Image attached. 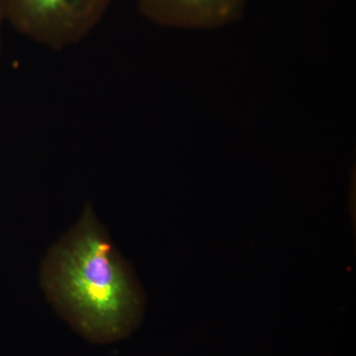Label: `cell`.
Returning <instances> with one entry per match:
<instances>
[{
  "instance_id": "obj_1",
  "label": "cell",
  "mask_w": 356,
  "mask_h": 356,
  "mask_svg": "<svg viewBox=\"0 0 356 356\" xmlns=\"http://www.w3.org/2000/svg\"><path fill=\"white\" fill-rule=\"evenodd\" d=\"M42 281L57 310L93 343L118 341L139 325L142 290L89 206L51 248Z\"/></svg>"
},
{
  "instance_id": "obj_2",
  "label": "cell",
  "mask_w": 356,
  "mask_h": 356,
  "mask_svg": "<svg viewBox=\"0 0 356 356\" xmlns=\"http://www.w3.org/2000/svg\"><path fill=\"white\" fill-rule=\"evenodd\" d=\"M112 0H1L6 20L35 43L62 51L97 27Z\"/></svg>"
},
{
  "instance_id": "obj_3",
  "label": "cell",
  "mask_w": 356,
  "mask_h": 356,
  "mask_svg": "<svg viewBox=\"0 0 356 356\" xmlns=\"http://www.w3.org/2000/svg\"><path fill=\"white\" fill-rule=\"evenodd\" d=\"M248 0H138L140 14L154 24L212 29L235 22Z\"/></svg>"
},
{
  "instance_id": "obj_4",
  "label": "cell",
  "mask_w": 356,
  "mask_h": 356,
  "mask_svg": "<svg viewBox=\"0 0 356 356\" xmlns=\"http://www.w3.org/2000/svg\"><path fill=\"white\" fill-rule=\"evenodd\" d=\"M6 22L3 7H2L1 0H0V62H1L2 56V29H3V25Z\"/></svg>"
}]
</instances>
